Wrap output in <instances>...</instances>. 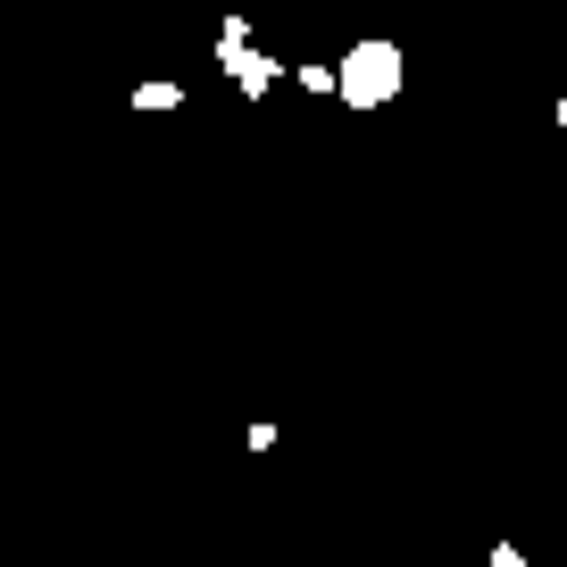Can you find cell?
Returning a JSON list of instances; mask_svg holds the SVG:
<instances>
[{
    "mask_svg": "<svg viewBox=\"0 0 567 567\" xmlns=\"http://www.w3.org/2000/svg\"><path fill=\"white\" fill-rule=\"evenodd\" d=\"M409 92V51L392 34H359L351 51L334 59V101L351 109V117H375V109H392Z\"/></svg>",
    "mask_w": 567,
    "mask_h": 567,
    "instance_id": "1",
    "label": "cell"
},
{
    "mask_svg": "<svg viewBox=\"0 0 567 567\" xmlns=\"http://www.w3.org/2000/svg\"><path fill=\"white\" fill-rule=\"evenodd\" d=\"M226 68V84L243 92V101H267V92L284 84V59H267V51H234V59H217Z\"/></svg>",
    "mask_w": 567,
    "mask_h": 567,
    "instance_id": "2",
    "label": "cell"
},
{
    "mask_svg": "<svg viewBox=\"0 0 567 567\" xmlns=\"http://www.w3.org/2000/svg\"><path fill=\"white\" fill-rule=\"evenodd\" d=\"M125 101L142 109V117H159V109H184V84H167V75H151V84H134Z\"/></svg>",
    "mask_w": 567,
    "mask_h": 567,
    "instance_id": "3",
    "label": "cell"
},
{
    "mask_svg": "<svg viewBox=\"0 0 567 567\" xmlns=\"http://www.w3.org/2000/svg\"><path fill=\"white\" fill-rule=\"evenodd\" d=\"M284 75L301 92H326V101H334V68H326V59H301V68H284Z\"/></svg>",
    "mask_w": 567,
    "mask_h": 567,
    "instance_id": "4",
    "label": "cell"
},
{
    "mask_svg": "<svg viewBox=\"0 0 567 567\" xmlns=\"http://www.w3.org/2000/svg\"><path fill=\"white\" fill-rule=\"evenodd\" d=\"M234 51H250V25H243V18L217 25V59H234Z\"/></svg>",
    "mask_w": 567,
    "mask_h": 567,
    "instance_id": "5",
    "label": "cell"
},
{
    "mask_svg": "<svg viewBox=\"0 0 567 567\" xmlns=\"http://www.w3.org/2000/svg\"><path fill=\"white\" fill-rule=\"evenodd\" d=\"M484 567H534V559H526V550H517V543H509V534H501V543H493V550H484Z\"/></svg>",
    "mask_w": 567,
    "mask_h": 567,
    "instance_id": "6",
    "label": "cell"
},
{
    "mask_svg": "<svg viewBox=\"0 0 567 567\" xmlns=\"http://www.w3.org/2000/svg\"><path fill=\"white\" fill-rule=\"evenodd\" d=\"M550 125H559V134H567V92H559V101H550Z\"/></svg>",
    "mask_w": 567,
    "mask_h": 567,
    "instance_id": "7",
    "label": "cell"
}]
</instances>
